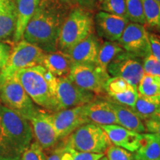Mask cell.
I'll return each instance as SVG.
<instances>
[{
    "mask_svg": "<svg viewBox=\"0 0 160 160\" xmlns=\"http://www.w3.org/2000/svg\"><path fill=\"white\" fill-rule=\"evenodd\" d=\"M65 13L62 6L55 0H41L26 27L22 39L37 45L45 53L57 51Z\"/></svg>",
    "mask_w": 160,
    "mask_h": 160,
    "instance_id": "6da1fadb",
    "label": "cell"
},
{
    "mask_svg": "<svg viewBox=\"0 0 160 160\" xmlns=\"http://www.w3.org/2000/svg\"><path fill=\"white\" fill-rule=\"evenodd\" d=\"M29 122L0 105V160H20L33 139Z\"/></svg>",
    "mask_w": 160,
    "mask_h": 160,
    "instance_id": "7a4b0ae2",
    "label": "cell"
},
{
    "mask_svg": "<svg viewBox=\"0 0 160 160\" xmlns=\"http://www.w3.org/2000/svg\"><path fill=\"white\" fill-rule=\"evenodd\" d=\"M52 112L72 108L93 101L95 94L76 85L68 77L51 75L49 79Z\"/></svg>",
    "mask_w": 160,
    "mask_h": 160,
    "instance_id": "3957f363",
    "label": "cell"
},
{
    "mask_svg": "<svg viewBox=\"0 0 160 160\" xmlns=\"http://www.w3.org/2000/svg\"><path fill=\"white\" fill-rule=\"evenodd\" d=\"M0 99L3 105L28 121L39 110L23 88L15 72L0 71Z\"/></svg>",
    "mask_w": 160,
    "mask_h": 160,
    "instance_id": "277c9868",
    "label": "cell"
},
{
    "mask_svg": "<svg viewBox=\"0 0 160 160\" xmlns=\"http://www.w3.org/2000/svg\"><path fill=\"white\" fill-rule=\"evenodd\" d=\"M93 21L83 8L73 9L64 21L60 31L58 48L67 53L78 43L93 33Z\"/></svg>",
    "mask_w": 160,
    "mask_h": 160,
    "instance_id": "5b68a950",
    "label": "cell"
},
{
    "mask_svg": "<svg viewBox=\"0 0 160 160\" xmlns=\"http://www.w3.org/2000/svg\"><path fill=\"white\" fill-rule=\"evenodd\" d=\"M15 73L32 101L51 111V95L49 85L51 73L42 65L21 69Z\"/></svg>",
    "mask_w": 160,
    "mask_h": 160,
    "instance_id": "8992f818",
    "label": "cell"
},
{
    "mask_svg": "<svg viewBox=\"0 0 160 160\" xmlns=\"http://www.w3.org/2000/svg\"><path fill=\"white\" fill-rule=\"evenodd\" d=\"M111 145L107 133L101 126L87 123L80 126L66 138L65 146L81 152L104 153Z\"/></svg>",
    "mask_w": 160,
    "mask_h": 160,
    "instance_id": "52a82bcc",
    "label": "cell"
},
{
    "mask_svg": "<svg viewBox=\"0 0 160 160\" xmlns=\"http://www.w3.org/2000/svg\"><path fill=\"white\" fill-rule=\"evenodd\" d=\"M68 77L79 87L99 95L105 93L110 75L96 65H74Z\"/></svg>",
    "mask_w": 160,
    "mask_h": 160,
    "instance_id": "ba28073f",
    "label": "cell"
},
{
    "mask_svg": "<svg viewBox=\"0 0 160 160\" xmlns=\"http://www.w3.org/2000/svg\"><path fill=\"white\" fill-rule=\"evenodd\" d=\"M45 52L37 45L22 39L11 51L7 64L2 71L17 72L21 69L41 65Z\"/></svg>",
    "mask_w": 160,
    "mask_h": 160,
    "instance_id": "9c48e42d",
    "label": "cell"
},
{
    "mask_svg": "<svg viewBox=\"0 0 160 160\" xmlns=\"http://www.w3.org/2000/svg\"><path fill=\"white\" fill-rule=\"evenodd\" d=\"M118 42L125 51L138 58L151 54L149 33L142 24L129 22Z\"/></svg>",
    "mask_w": 160,
    "mask_h": 160,
    "instance_id": "30bf717a",
    "label": "cell"
},
{
    "mask_svg": "<svg viewBox=\"0 0 160 160\" xmlns=\"http://www.w3.org/2000/svg\"><path fill=\"white\" fill-rule=\"evenodd\" d=\"M137 58L126 51L119 53L108 66L109 75L122 78L137 87L145 74L142 63Z\"/></svg>",
    "mask_w": 160,
    "mask_h": 160,
    "instance_id": "8fae6325",
    "label": "cell"
},
{
    "mask_svg": "<svg viewBox=\"0 0 160 160\" xmlns=\"http://www.w3.org/2000/svg\"><path fill=\"white\" fill-rule=\"evenodd\" d=\"M51 117L59 139H66L80 126L91 122L84 114L82 105L54 112Z\"/></svg>",
    "mask_w": 160,
    "mask_h": 160,
    "instance_id": "7c38bea8",
    "label": "cell"
},
{
    "mask_svg": "<svg viewBox=\"0 0 160 160\" xmlns=\"http://www.w3.org/2000/svg\"><path fill=\"white\" fill-rule=\"evenodd\" d=\"M30 122L36 142L42 148L48 149L56 145L59 139L53 126L51 114L38 110Z\"/></svg>",
    "mask_w": 160,
    "mask_h": 160,
    "instance_id": "4fadbf2b",
    "label": "cell"
},
{
    "mask_svg": "<svg viewBox=\"0 0 160 160\" xmlns=\"http://www.w3.org/2000/svg\"><path fill=\"white\" fill-rule=\"evenodd\" d=\"M105 93L108 100L132 108L137 99V87L121 77H110L105 84Z\"/></svg>",
    "mask_w": 160,
    "mask_h": 160,
    "instance_id": "5bb4252c",
    "label": "cell"
},
{
    "mask_svg": "<svg viewBox=\"0 0 160 160\" xmlns=\"http://www.w3.org/2000/svg\"><path fill=\"white\" fill-rule=\"evenodd\" d=\"M130 21L128 19L106 12H99L95 24L97 33L111 42L118 41Z\"/></svg>",
    "mask_w": 160,
    "mask_h": 160,
    "instance_id": "9a60e30c",
    "label": "cell"
},
{
    "mask_svg": "<svg viewBox=\"0 0 160 160\" xmlns=\"http://www.w3.org/2000/svg\"><path fill=\"white\" fill-rule=\"evenodd\" d=\"M112 145L122 148L130 152H136L142 145L143 133L130 131L119 125H101Z\"/></svg>",
    "mask_w": 160,
    "mask_h": 160,
    "instance_id": "2e32d148",
    "label": "cell"
},
{
    "mask_svg": "<svg viewBox=\"0 0 160 160\" xmlns=\"http://www.w3.org/2000/svg\"><path fill=\"white\" fill-rule=\"evenodd\" d=\"M101 44L92 33L67 52L72 65H96Z\"/></svg>",
    "mask_w": 160,
    "mask_h": 160,
    "instance_id": "e0dca14e",
    "label": "cell"
},
{
    "mask_svg": "<svg viewBox=\"0 0 160 160\" xmlns=\"http://www.w3.org/2000/svg\"><path fill=\"white\" fill-rule=\"evenodd\" d=\"M84 114L91 122L98 125H119L117 117L108 100H93L82 105Z\"/></svg>",
    "mask_w": 160,
    "mask_h": 160,
    "instance_id": "ac0fdd59",
    "label": "cell"
},
{
    "mask_svg": "<svg viewBox=\"0 0 160 160\" xmlns=\"http://www.w3.org/2000/svg\"><path fill=\"white\" fill-rule=\"evenodd\" d=\"M17 19L16 0H0V41L13 37Z\"/></svg>",
    "mask_w": 160,
    "mask_h": 160,
    "instance_id": "d6986e66",
    "label": "cell"
},
{
    "mask_svg": "<svg viewBox=\"0 0 160 160\" xmlns=\"http://www.w3.org/2000/svg\"><path fill=\"white\" fill-rule=\"evenodd\" d=\"M41 65L57 77H68L73 66L68 54L59 50L45 53Z\"/></svg>",
    "mask_w": 160,
    "mask_h": 160,
    "instance_id": "ffe728a7",
    "label": "cell"
},
{
    "mask_svg": "<svg viewBox=\"0 0 160 160\" xmlns=\"http://www.w3.org/2000/svg\"><path fill=\"white\" fill-rule=\"evenodd\" d=\"M41 0H17V19L13 40L17 44L22 39L28 24L34 15Z\"/></svg>",
    "mask_w": 160,
    "mask_h": 160,
    "instance_id": "44dd1931",
    "label": "cell"
},
{
    "mask_svg": "<svg viewBox=\"0 0 160 160\" xmlns=\"http://www.w3.org/2000/svg\"><path fill=\"white\" fill-rule=\"evenodd\" d=\"M107 100L109 102L112 109L114 111L119 125L139 133H142L146 131L142 119L131 108L119 105L111 100Z\"/></svg>",
    "mask_w": 160,
    "mask_h": 160,
    "instance_id": "7402d4cb",
    "label": "cell"
},
{
    "mask_svg": "<svg viewBox=\"0 0 160 160\" xmlns=\"http://www.w3.org/2000/svg\"><path fill=\"white\" fill-rule=\"evenodd\" d=\"M160 159V137L153 133H143V140L135 152L134 160Z\"/></svg>",
    "mask_w": 160,
    "mask_h": 160,
    "instance_id": "603a6c76",
    "label": "cell"
},
{
    "mask_svg": "<svg viewBox=\"0 0 160 160\" xmlns=\"http://www.w3.org/2000/svg\"><path fill=\"white\" fill-rule=\"evenodd\" d=\"M160 108V96H146L138 94L136 102L132 108L142 119H150Z\"/></svg>",
    "mask_w": 160,
    "mask_h": 160,
    "instance_id": "cb8c5ba5",
    "label": "cell"
},
{
    "mask_svg": "<svg viewBox=\"0 0 160 160\" xmlns=\"http://www.w3.org/2000/svg\"><path fill=\"white\" fill-rule=\"evenodd\" d=\"M124 51L125 50L122 48L119 42L111 41L105 42L100 47L96 65L102 71L108 72V66L111 62L112 60Z\"/></svg>",
    "mask_w": 160,
    "mask_h": 160,
    "instance_id": "d4e9b609",
    "label": "cell"
},
{
    "mask_svg": "<svg viewBox=\"0 0 160 160\" xmlns=\"http://www.w3.org/2000/svg\"><path fill=\"white\" fill-rule=\"evenodd\" d=\"M145 24L160 33V3L154 0H142Z\"/></svg>",
    "mask_w": 160,
    "mask_h": 160,
    "instance_id": "484cf974",
    "label": "cell"
},
{
    "mask_svg": "<svg viewBox=\"0 0 160 160\" xmlns=\"http://www.w3.org/2000/svg\"><path fill=\"white\" fill-rule=\"evenodd\" d=\"M139 93L146 96H160V77L143 75L137 86Z\"/></svg>",
    "mask_w": 160,
    "mask_h": 160,
    "instance_id": "4316f807",
    "label": "cell"
},
{
    "mask_svg": "<svg viewBox=\"0 0 160 160\" xmlns=\"http://www.w3.org/2000/svg\"><path fill=\"white\" fill-rule=\"evenodd\" d=\"M105 154L81 152L64 145L60 150V160H98Z\"/></svg>",
    "mask_w": 160,
    "mask_h": 160,
    "instance_id": "83f0119b",
    "label": "cell"
},
{
    "mask_svg": "<svg viewBox=\"0 0 160 160\" xmlns=\"http://www.w3.org/2000/svg\"><path fill=\"white\" fill-rule=\"evenodd\" d=\"M128 18L131 22L145 24L142 0H125Z\"/></svg>",
    "mask_w": 160,
    "mask_h": 160,
    "instance_id": "f1b7e54d",
    "label": "cell"
},
{
    "mask_svg": "<svg viewBox=\"0 0 160 160\" xmlns=\"http://www.w3.org/2000/svg\"><path fill=\"white\" fill-rule=\"evenodd\" d=\"M101 3L104 12L128 19L125 0H103Z\"/></svg>",
    "mask_w": 160,
    "mask_h": 160,
    "instance_id": "f546056e",
    "label": "cell"
},
{
    "mask_svg": "<svg viewBox=\"0 0 160 160\" xmlns=\"http://www.w3.org/2000/svg\"><path fill=\"white\" fill-rule=\"evenodd\" d=\"M104 154L108 160H134V153L112 144Z\"/></svg>",
    "mask_w": 160,
    "mask_h": 160,
    "instance_id": "4dcf8cb0",
    "label": "cell"
},
{
    "mask_svg": "<svg viewBox=\"0 0 160 160\" xmlns=\"http://www.w3.org/2000/svg\"><path fill=\"white\" fill-rule=\"evenodd\" d=\"M20 160H47L43 149L37 142L31 143L24 152Z\"/></svg>",
    "mask_w": 160,
    "mask_h": 160,
    "instance_id": "1f68e13d",
    "label": "cell"
},
{
    "mask_svg": "<svg viewBox=\"0 0 160 160\" xmlns=\"http://www.w3.org/2000/svg\"><path fill=\"white\" fill-rule=\"evenodd\" d=\"M143 68L146 74L160 77V62L151 54L144 58Z\"/></svg>",
    "mask_w": 160,
    "mask_h": 160,
    "instance_id": "d6a6232c",
    "label": "cell"
},
{
    "mask_svg": "<svg viewBox=\"0 0 160 160\" xmlns=\"http://www.w3.org/2000/svg\"><path fill=\"white\" fill-rule=\"evenodd\" d=\"M11 46L0 41V71L4 68L11 53Z\"/></svg>",
    "mask_w": 160,
    "mask_h": 160,
    "instance_id": "836d02e7",
    "label": "cell"
},
{
    "mask_svg": "<svg viewBox=\"0 0 160 160\" xmlns=\"http://www.w3.org/2000/svg\"><path fill=\"white\" fill-rule=\"evenodd\" d=\"M151 54L160 62V39L155 34L149 33Z\"/></svg>",
    "mask_w": 160,
    "mask_h": 160,
    "instance_id": "e575fe53",
    "label": "cell"
},
{
    "mask_svg": "<svg viewBox=\"0 0 160 160\" xmlns=\"http://www.w3.org/2000/svg\"><path fill=\"white\" fill-rule=\"evenodd\" d=\"M145 126L146 131L149 133H153L160 137V122L153 119L145 120Z\"/></svg>",
    "mask_w": 160,
    "mask_h": 160,
    "instance_id": "d590c367",
    "label": "cell"
},
{
    "mask_svg": "<svg viewBox=\"0 0 160 160\" xmlns=\"http://www.w3.org/2000/svg\"><path fill=\"white\" fill-rule=\"evenodd\" d=\"M83 9L91 10L94 8L96 0H75Z\"/></svg>",
    "mask_w": 160,
    "mask_h": 160,
    "instance_id": "8d00e7d4",
    "label": "cell"
},
{
    "mask_svg": "<svg viewBox=\"0 0 160 160\" xmlns=\"http://www.w3.org/2000/svg\"><path fill=\"white\" fill-rule=\"evenodd\" d=\"M60 150H61V148L53 151L51 155L47 157V160H60Z\"/></svg>",
    "mask_w": 160,
    "mask_h": 160,
    "instance_id": "74e56055",
    "label": "cell"
},
{
    "mask_svg": "<svg viewBox=\"0 0 160 160\" xmlns=\"http://www.w3.org/2000/svg\"><path fill=\"white\" fill-rule=\"evenodd\" d=\"M150 119H153V120H157V121H159L160 122V108L158 110V111L156 112L153 115Z\"/></svg>",
    "mask_w": 160,
    "mask_h": 160,
    "instance_id": "f35d334b",
    "label": "cell"
},
{
    "mask_svg": "<svg viewBox=\"0 0 160 160\" xmlns=\"http://www.w3.org/2000/svg\"><path fill=\"white\" fill-rule=\"evenodd\" d=\"M60 2H65V3H68L72 2V0H59Z\"/></svg>",
    "mask_w": 160,
    "mask_h": 160,
    "instance_id": "ab89813d",
    "label": "cell"
},
{
    "mask_svg": "<svg viewBox=\"0 0 160 160\" xmlns=\"http://www.w3.org/2000/svg\"><path fill=\"white\" fill-rule=\"evenodd\" d=\"M98 160H108V159H107V157H106L104 155L102 157H101L99 159H98Z\"/></svg>",
    "mask_w": 160,
    "mask_h": 160,
    "instance_id": "60d3db41",
    "label": "cell"
},
{
    "mask_svg": "<svg viewBox=\"0 0 160 160\" xmlns=\"http://www.w3.org/2000/svg\"><path fill=\"white\" fill-rule=\"evenodd\" d=\"M154 1H156V2H157L160 3V0H154Z\"/></svg>",
    "mask_w": 160,
    "mask_h": 160,
    "instance_id": "b9f144b4",
    "label": "cell"
},
{
    "mask_svg": "<svg viewBox=\"0 0 160 160\" xmlns=\"http://www.w3.org/2000/svg\"><path fill=\"white\" fill-rule=\"evenodd\" d=\"M98 1H99V2H102V1H103V0H98Z\"/></svg>",
    "mask_w": 160,
    "mask_h": 160,
    "instance_id": "7bdbcfd3",
    "label": "cell"
},
{
    "mask_svg": "<svg viewBox=\"0 0 160 160\" xmlns=\"http://www.w3.org/2000/svg\"><path fill=\"white\" fill-rule=\"evenodd\" d=\"M159 160H160V159H159Z\"/></svg>",
    "mask_w": 160,
    "mask_h": 160,
    "instance_id": "ee69618b",
    "label": "cell"
}]
</instances>
